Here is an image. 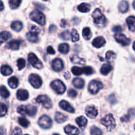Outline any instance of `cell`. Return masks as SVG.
Instances as JSON below:
<instances>
[{"label":"cell","instance_id":"60d3db41","mask_svg":"<svg viewBox=\"0 0 135 135\" xmlns=\"http://www.w3.org/2000/svg\"><path fill=\"white\" fill-rule=\"evenodd\" d=\"M71 39H72L73 42H75L79 40V33L77 32L76 30L75 29H73L72 32H71Z\"/></svg>","mask_w":135,"mask_h":135},{"label":"cell","instance_id":"91938a15","mask_svg":"<svg viewBox=\"0 0 135 135\" xmlns=\"http://www.w3.org/2000/svg\"><path fill=\"white\" fill-rule=\"evenodd\" d=\"M43 1H47V0H43Z\"/></svg>","mask_w":135,"mask_h":135},{"label":"cell","instance_id":"6f0895ef","mask_svg":"<svg viewBox=\"0 0 135 135\" xmlns=\"http://www.w3.org/2000/svg\"><path fill=\"white\" fill-rule=\"evenodd\" d=\"M35 5H36L37 7L38 6V7H42V9H44V5H38V3H36Z\"/></svg>","mask_w":135,"mask_h":135},{"label":"cell","instance_id":"5bb4252c","mask_svg":"<svg viewBox=\"0 0 135 135\" xmlns=\"http://www.w3.org/2000/svg\"><path fill=\"white\" fill-rule=\"evenodd\" d=\"M65 132L67 135H78L79 134V130L75 126L67 125L65 127Z\"/></svg>","mask_w":135,"mask_h":135},{"label":"cell","instance_id":"3957f363","mask_svg":"<svg viewBox=\"0 0 135 135\" xmlns=\"http://www.w3.org/2000/svg\"><path fill=\"white\" fill-rule=\"evenodd\" d=\"M101 123L105 127L108 131H112L115 127V121L112 114H108L102 119Z\"/></svg>","mask_w":135,"mask_h":135},{"label":"cell","instance_id":"f1b7e54d","mask_svg":"<svg viewBox=\"0 0 135 135\" xmlns=\"http://www.w3.org/2000/svg\"><path fill=\"white\" fill-rule=\"evenodd\" d=\"M11 37V34L8 32H0V44H2L6 42Z\"/></svg>","mask_w":135,"mask_h":135},{"label":"cell","instance_id":"5b68a950","mask_svg":"<svg viewBox=\"0 0 135 135\" xmlns=\"http://www.w3.org/2000/svg\"><path fill=\"white\" fill-rule=\"evenodd\" d=\"M103 86L104 85L101 82L98 80H92L88 85V91L91 94H96L103 88Z\"/></svg>","mask_w":135,"mask_h":135},{"label":"cell","instance_id":"7c38bea8","mask_svg":"<svg viewBox=\"0 0 135 135\" xmlns=\"http://www.w3.org/2000/svg\"><path fill=\"white\" fill-rule=\"evenodd\" d=\"M59 107L62 108L63 110L67 111L69 113H74L75 112V109L73 108V107L71 106L69 103L65 100H62L59 102Z\"/></svg>","mask_w":135,"mask_h":135},{"label":"cell","instance_id":"bcb514c9","mask_svg":"<svg viewBox=\"0 0 135 135\" xmlns=\"http://www.w3.org/2000/svg\"><path fill=\"white\" fill-rule=\"evenodd\" d=\"M83 73L85 74L86 75H90L93 73V69L91 67H85L83 68Z\"/></svg>","mask_w":135,"mask_h":135},{"label":"cell","instance_id":"94428289","mask_svg":"<svg viewBox=\"0 0 135 135\" xmlns=\"http://www.w3.org/2000/svg\"><path fill=\"white\" fill-rule=\"evenodd\" d=\"M25 135H28V134H25Z\"/></svg>","mask_w":135,"mask_h":135},{"label":"cell","instance_id":"f5cc1de1","mask_svg":"<svg viewBox=\"0 0 135 135\" xmlns=\"http://www.w3.org/2000/svg\"><path fill=\"white\" fill-rule=\"evenodd\" d=\"M47 52L49 54H51V55H54V54H55V50H54V49L51 46H48V47H47Z\"/></svg>","mask_w":135,"mask_h":135},{"label":"cell","instance_id":"cb8c5ba5","mask_svg":"<svg viewBox=\"0 0 135 135\" xmlns=\"http://www.w3.org/2000/svg\"><path fill=\"white\" fill-rule=\"evenodd\" d=\"M112 70V67L110 64H108V63H105L102 65V67H101V69H100V72L102 75H107L108 74H109V73H110V71Z\"/></svg>","mask_w":135,"mask_h":135},{"label":"cell","instance_id":"11a10c76","mask_svg":"<svg viewBox=\"0 0 135 135\" xmlns=\"http://www.w3.org/2000/svg\"><path fill=\"white\" fill-rule=\"evenodd\" d=\"M55 29H56V26H55V25H51V26H50V32H53L54 31V30H55Z\"/></svg>","mask_w":135,"mask_h":135},{"label":"cell","instance_id":"d4e9b609","mask_svg":"<svg viewBox=\"0 0 135 135\" xmlns=\"http://www.w3.org/2000/svg\"><path fill=\"white\" fill-rule=\"evenodd\" d=\"M0 71H1V73L3 75H4V76H8V75H11L12 73L13 70H12V69L9 66L5 65H3L1 67Z\"/></svg>","mask_w":135,"mask_h":135},{"label":"cell","instance_id":"277c9868","mask_svg":"<svg viewBox=\"0 0 135 135\" xmlns=\"http://www.w3.org/2000/svg\"><path fill=\"white\" fill-rule=\"evenodd\" d=\"M51 87L58 94H62L66 90L65 85L60 80H55L51 83Z\"/></svg>","mask_w":135,"mask_h":135},{"label":"cell","instance_id":"83f0119b","mask_svg":"<svg viewBox=\"0 0 135 135\" xmlns=\"http://www.w3.org/2000/svg\"><path fill=\"white\" fill-rule=\"evenodd\" d=\"M8 84L9 86L11 88H16L18 86V79L15 76H13V77H11L10 79L8 80Z\"/></svg>","mask_w":135,"mask_h":135},{"label":"cell","instance_id":"8fae6325","mask_svg":"<svg viewBox=\"0 0 135 135\" xmlns=\"http://www.w3.org/2000/svg\"><path fill=\"white\" fill-rule=\"evenodd\" d=\"M51 67H52V69L55 71H57V72H59V71H62L63 69V63L60 59H54V61L51 63Z\"/></svg>","mask_w":135,"mask_h":135},{"label":"cell","instance_id":"44dd1931","mask_svg":"<svg viewBox=\"0 0 135 135\" xmlns=\"http://www.w3.org/2000/svg\"><path fill=\"white\" fill-rule=\"evenodd\" d=\"M126 22L127 23L128 27H129V30H131L132 32H134L135 22V18L134 16H131V17H128V18H127Z\"/></svg>","mask_w":135,"mask_h":135},{"label":"cell","instance_id":"816d5d0a","mask_svg":"<svg viewBox=\"0 0 135 135\" xmlns=\"http://www.w3.org/2000/svg\"><path fill=\"white\" fill-rule=\"evenodd\" d=\"M129 120H131V114L126 115L121 118V121L123 122H127V121H129Z\"/></svg>","mask_w":135,"mask_h":135},{"label":"cell","instance_id":"ac0fdd59","mask_svg":"<svg viewBox=\"0 0 135 135\" xmlns=\"http://www.w3.org/2000/svg\"><path fill=\"white\" fill-rule=\"evenodd\" d=\"M78 10L80 12L82 13H88L90 11L91 6L88 3H81L80 5H79L78 6Z\"/></svg>","mask_w":135,"mask_h":135},{"label":"cell","instance_id":"7402d4cb","mask_svg":"<svg viewBox=\"0 0 135 135\" xmlns=\"http://www.w3.org/2000/svg\"><path fill=\"white\" fill-rule=\"evenodd\" d=\"M11 26V28L13 30H15L16 32H19L22 30V27H23V25H22L21 21H17L12 22Z\"/></svg>","mask_w":135,"mask_h":135},{"label":"cell","instance_id":"d6986e66","mask_svg":"<svg viewBox=\"0 0 135 135\" xmlns=\"http://www.w3.org/2000/svg\"><path fill=\"white\" fill-rule=\"evenodd\" d=\"M26 107V113H27L28 115L30 116V117H33L34 115H35L37 112L36 107L32 105H28Z\"/></svg>","mask_w":135,"mask_h":135},{"label":"cell","instance_id":"b9f144b4","mask_svg":"<svg viewBox=\"0 0 135 135\" xmlns=\"http://www.w3.org/2000/svg\"><path fill=\"white\" fill-rule=\"evenodd\" d=\"M17 112L21 115L25 116L27 115L26 113V107L25 105H21L17 108Z\"/></svg>","mask_w":135,"mask_h":135},{"label":"cell","instance_id":"ab89813d","mask_svg":"<svg viewBox=\"0 0 135 135\" xmlns=\"http://www.w3.org/2000/svg\"><path fill=\"white\" fill-rule=\"evenodd\" d=\"M91 135H102V131L96 127H92L90 129Z\"/></svg>","mask_w":135,"mask_h":135},{"label":"cell","instance_id":"db71d44e","mask_svg":"<svg viewBox=\"0 0 135 135\" xmlns=\"http://www.w3.org/2000/svg\"><path fill=\"white\" fill-rule=\"evenodd\" d=\"M61 24V26H63V27H65V25L67 24V22L65 19H62Z\"/></svg>","mask_w":135,"mask_h":135},{"label":"cell","instance_id":"9c48e42d","mask_svg":"<svg viewBox=\"0 0 135 135\" xmlns=\"http://www.w3.org/2000/svg\"><path fill=\"white\" fill-rule=\"evenodd\" d=\"M38 124L43 129H49L52 125V121L47 115H42L38 120Z\"/></svg>","mask_w":135,"mask_h":135},{"label":"cell","instance_id":"f907efd6","mask_svg":"<svg viewBox=\"0 0 135 135\" xmlns=\"http://www.w3.org/2000/svg\"><path fill=\"white\" fill-rule=\"evenodd\" d=\"M112 30H113V32H114L119 33V32H120L122 31L123 28L121 26H115L113 28V29H112Z\"/></svg>","mask_w":135,"mask_h":135},{"label":"cell","instance_id":"8d00e7d4","mask_svg":"<svg viewBox=\"0 0 135 135\" xmlns=\"http://www.w3.org/2000/svg\"><path fill=\"white\" fill-rule=\"evenodd\" d=\"M18 123L23 127L26 128L30 125V122L25 117H20L18 118Z\"/></svg>","mask_w":135,"mask_h":135},{"label":"cell","instance_id":"ffe728a7","mask_svg":"<svg viewBox=\"0 0 135 135\" xmlns=\"http://www.w3.org/2000/svg\"><path fill=\"white\" fill-rule=\"evenodd\" d=\"M71 61L74 64L83 65L85 63V60L83 58H80V57L76 55H73L71 57Z\"/></svg>","mask_w":135,"mask_h":135},{"label":"cell","instance_id":"2e32d148","mask_svg":"<svg viewBox=\"0 0 135 135\" xmlns=\"http://www.w3.org/2000/svg\"><path fill=\"white\" fill-rule=\"evenodd\" d=\"M105 44V39L102 36L97 37V38H95L93 40V42H92V45H93L95 47H96V48H100V47H102Z\"/></svg>","mask_w":135,"mask_h":135},{"label":"cell","instance_id":"d6a6232c","mask_svg":"<svg viewBox=\"0 0 135 135\" xmlns=\"http://www.w3.org/2000/svg\"><path fill=\"white\" fill-rule=\"evenodd\" d=\"M59 51L63 54H68L69 51V46L67 44H61L59 46Z\"/></svg>","mask_w":135,"mask_h":135},{"label":"cell","instance_id":"7a4b0ae2","mask_svg":"<svg viewBox=\"0 0 135 135\" xmlns=\"http://www.w3.org/2000/svg\"><path fill=\"white\" fill-rule=\"evenodd\" d=\"M30 18L33 21L42 26H44L46 24V18L44 15L38 10H34L32 11L30 14Z\"/></svg>","mask_w":135,"mask_h":135},{"label":"cell","instance_id":"52a82bcc","mask_svg":"<svg viewBox=\"0 0 135 135\" xmlns=\"http://www.w3.org/2000/svg\"><path fill=\"white\" fill-rule=\"evenodd\" d=\"M28 59L29 63L35 68L38 69H40L43 67V65H42V62L38 59V58L37 57L35 54L30 53L28 55Z\"/></svg>","mask_w":135,"mask_h":135},{"label":"cell","instance_id":"4fadbf2b","mask_svg":"<svg viewBox=\"0 0 135 135\" xmlns=\"http://www.w3.org/2000/svg\"><path fill=\"white\" fill-rule=\"evenodd\" d=\"M86 114L90 118H95L98 115V110L94 106H88L86 109Z\"/></svg>","mask_w":135,"mask_h":135},{"label":"cell","instance_id":"603a6c76","mask_svg":"<svg viewBox=\"0 0 135 135\" xmlns=\"http://www.w3.org/2000/svg\"><path fill=\"white\" fill-rule=\"evenodd\" d=\"M73 84L74 86L76 87V88H79L81 89L84 87V80L80 78H76L73 80Z\"/></svg>","mask_w":135,"mask_h":135},{"label":"cell","instance_id":"f546056e","mask_svg":"<svg viewBox=\"0 0 135 135\" xmlns=\"http://www.w3.org/2000/svg\"><path fill=\"white\" fill-rule=\"evenodd\" d=\"M76 123L80 127L83 128L87 124V119L83 116H80L78 118H76Z\"/></svg>","mask_w":135,"mask_h":135},{"label":"cell","instance_id":"680465c9","mask_svg":"<svg viewBox=\"0 0 135 135\" xmlns=\"http://www.w3.org/2000/svg\"><path fill=\"white\" fill-rule=\"evenodd\" d=\"M53 135H59V134H56V133H55V134H54Z\"/></svg>","mask_w":135,"mask_h":135},{"label":"cell","instance_id":"f6af8a7d","mask_svg":"<svg viewBox=\"0 0 135 135\" xmlns=\"http://www.w3.org/2000/svg\"><path fill=\"white\" fill-rule=\"evenodd\" d=\"M30 32L31 34L38 36L39 34V33L40 32V30L36 26H31L30 28Z\"/></svg>","mask_w":135,"mask_h":135},{"label":"cell","instance_id":"74e56055","mask_svg":"<svg viewBox=\"0 0 135 135\" xmlns=\"http://www.w3.org/2000/svg\"><path fill=\"white\" fill-rule=\"evenodd\" d=\"M71 71L73 73V75H76V76H79V75H82L83 73V68L78 67H73L71 69Z\"/></svg>","mask_w":135,"mask_h":135},{"label":"cell","instance_id":"f35d334b","mask_svg":"<svg viewBox=\"0 0 135 135\" xmlns=\"http://www.w3.org/2000/svg\"><path fill=\"white\" fill-rule=\"evenodd\" d=\"M7 112V107L5 104H0V117H3Z\"/></svg>","mask_w":135,"mask_h":135},{"label":"cell","instance_id":"4316f807","mask_svg":"<svg viewBox=\"0 0 135 135\" xmlns=\"http://www.w3.org/2000/svg\"><path fill=\"white\" fill-rule=\"evenodd\" d=\"M119 9L122 13H126L129 9V3L126 1H122L119 5Z\"/></svg>","mask_w":135,"mask_h":135},{"label":"cell","instance_id":"c3c4849f","mask_svg":"<svg viewBox=\"0 0 135 135\" xmlns=\"http://www.w3.org/2000/svg\"><path fill=\"white\" fill-rule=\"evenodd\" d=\"M11 135H22V131L18 127H16L12 132Z\"/></svg>","mask_w":135,"mask_h":135},{"label":"cell","instance_id":"7dc6e473","mask_svg":"<svg viewBox=\"0 0 135 135\" xmlns=\"http://www.w3.org/2000/svg\"><path fill=\"white\" fill-rule=\"evenodd\" d=\"M68 96L70 98H76V96H77V92L73 89H70L68 91Z\"/></svg>","mask_w":135,"mask_h":135},{"label":"cell","instance_id":"8992f818","mask_svg":"<svg viewBox=\"0 0 135 135\" xmlns=\"http://www.w3.org/2000/svg\"><path fill=\"white\" fill-rule=\"evenodd\" d=\"M36 100V102L42 104L44 108H46V109H50L52 108V102L50 98L46 95H40V96H38Z\"/></svg>","mask_w":135,"mask_h":135},{"label":"cell","instance_id":"ee69618b","mask_svg":"<svg viewBox=\"0 0 135 135\" xmlns=\"http://www.w3.org/2000/svg\"><path fill=\"white\" fill-rule=\"evenodd\" d=\"M61 37L62 39L65 40H69L71 38V34H70L69 31L66 30V31L63 32L61 34Z\"/></svg>","mask_w":135,"mask_h":135},{"label":"cell","instance_id":"e575fe53","mask_svg":"<svg viewBox=\"0 0 135 135\" xmlns=\"http://www.w3.org/2000/svg\"><path fill=\"white\" fill-rule=\"evenodd\" d=\"M22 0H9V5L13 9H17L20 6Z\"/></svg>","mask_w":135,"mask_h":135},{"label":"cell","instance_id":"e0dca14e","mask_svg":"<svg viewBox=\"0 0 135 135\" xmlns=\"http://www.w3.org/2000/svg\"><path fill=\"white\" fill-rule=\"evenodd\" d=\"M20 44H21V41L18 40H14L9 42L6 45V46L7 48L12 50H18L20 47Z\"/></svg>","mask_w":135,"mask_h":135},{"label":"cell","instance_id":"d590c367","mask_svg":"<svg viewBox=\"0 0 135 135\" xmlns=\"http://www.w3.org/2000/svg\"><path fill=\"white\" fill-rule=\"evenodd\" d=\"M116 54L113 51H108L105 55V58L108 61L111 62L115 58Z\"/></svg>","mask_w":135,"mask_h":135},{"label":"cell","instance_id":"9a60e30c","mask_svg":"<svg viewBox=\"0 0 135 135\" xmlns=\"http://www.w3.org/2000/svg\"><path fill=\"white\" fill-rule=\"evenodd\" d=\"M28 92L27 90L24 89H20L17 92V98L21 101H25L28 98Z\"/></svg>","mask_w":135,"mask_h":135},{"label":"cell","instance_id":"4dcf8cb0","mask_svg":"<svg viewBox=\"0 0 135 135\" xmlns=\"http://www.w3.org/2000/svg\"><path fill=\"white\" fill-rule=\"evenodd\" d=\"M0 96L3 98H7L10 96V93H9V90L4 86H0Z\"/></svg>","mask_w":135,"mask_h":135},{"label":"cell","instance_id":"681fc988","mask_svg":"<svg viewBox=\"0 0 135 135\" xmlns=\"http://www.w3.org/2000/svg\"><path fill=\"white\" fill-rule=\"evenodd\" d=\"M108 100H109V102L112 104H114L117 102V100H116L115 97V96L113 94L110 95V96H109V99H108Z\"/></svg>","mask_w":135,"mask_h":135},{"label":"cell","instance_id":"836d02e7","mask_svg":"<svg viewBox=\"0 0 135 135\" xmlns=\"http://www.w3.org/2000/svg\"><path fill=\"white\" fill-rule=\"evenodd\" d=\"M26 38L28 41H30V42H33V43H35V42H38V37L37 35L35 34H31L30 32H28L26 34Z\"/></svg>","mask_w":135,"mask_h":135},{"label":"cell","instance_id":"7bdbcfd3","mask_svg":"<svg viewBox=\"0 0 135 135\" xmlns=\"http://www.w3.org/2000/svg\"><path fill=\"white\" fill-rule=\"evenodd\" d=\"M25 65H26V62L24 59H18L17 61V67H18V70H22V69L25 68Z\"/></svg>","mask_w":135,"mask_h":135},{"label":"cell","instance_id":"1f68e13d","mask_svg":"<svg viewBox=\"0 0 135 135\" xmlns=\"http://www.w3.org/2000/svg\"><path fill=\"white\" fill-rule=\"evenodd\" d=\"M83 36L85 40H88L92 38V32H91L90 29L88 27L84 28L83 30Z\"/></svg>","mask_w":135,"mask_h":135},{"label":"cell","instance_id":"484cf974","mask_svg":"<svg viewBox=\"0 0 135 135\" xmlns=\"http://www.w3.org/2000/svg\"><path fill=\"white\" fill-rule=\"evenodd\" d=\"M67 116H65L64 114L60 113V112H57L56 114H55V119L58 123H62L65 122L67 120Z\"/></svg>","mask_w":135,"mask_h":135},{"label":"cell","instance_id":"9f6ffc18","mask_svg":"<svg viewBox=\"0 0 135 135\" xmlns=\"http://www.w3.org/2000/svg\"><path fill=\"white\" fill-rule=\"evenodd\" d=\"M3 9H4L3 3L2 1H1V0H0V11H2Z\"/></svg>","mask_w":135,"mask_h":135},{"label":"cell","instance_id":"30bf717a","mask_svg":"<svg viewBox=\"0 0 135 135\" xmlns=\"http://www.w3.org/2000/svg\"><path fill=\"white\" fill-rule=\"evenodd\" d=\"M115 39L117 42L121 44L122 46H126L130 44L131 40L123 34H117L115 35Z\"/></svg>","mask_w":135,"mask_h":135},{"label":"cell","instance_id":"6da1fadb","mask_svg":"<svg viewBox=\"0 0 135 135\" xmlns=\"http://www.w3.org/2000/svg\"><path fill=\"white\" fill-rule=\"evenodd\" d=\"M92 18H94V22L98 26H105L106 23V18L104 15L102 13L100 9H95L92 13Z\"/></svg>","mask_w":135,"mask_h":135},{"label":"cell","instance_id":"ba28073f","mask_svg":"<svg viewBox=\"0 0 135 135\" xmlns=\"http://www.w3.org/2000/svg\"><path fill=\"white\" fill-rule=\"evenodd\" d=\"M29 82L34 88H39L42 86V80L41 78L36 74H32L29 76Z\"/></svg>","mask_w":135,"mask_h":135}]
</instances>
